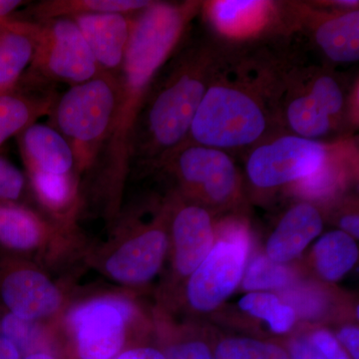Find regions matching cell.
<instances>
[{"label": "cell", "instance_id": "cell-1", "mask_svg": "<svg viewBox=\"0 0 359 359\" xmlns=\"http://www.w3.org/2000/svg\"><path fill=\"white\" fill-rule=\"evenodd\" d=\"M202 6L199 1H154L133 15L128 48L116 76L117 98L112 125L87 182L110 223H114L121 212L123 192L131 171L135 131L149 93Z\"/></svg>", "mask_w": 359, "mask_h": 359}, {"label": "cell", "instance_id": "cell-2", "mask_svg": "<svg viewBox=\"0 0 359 359\" xmlns=\"http://www.w3.org/2000/svg\"><path fill=\"white\" fill-rule=\"evenodd\" d=\"M285 73L273 62L245 59L218 69L195 118L187 143L219 149L254 148L280 124L278 105Z\"/></svg>", "mask_w": 359, "mask_h": 359}, {"label": "cell", "instance_id": "cell-3", "mask_svg": "<svg viewBox=\"0 0 359 359\" xmlns=\"http://www.w3.org/2000/svg\"><path fill=\"white\" fill-rule=\"evenodd\" d=\"M222 57L211 44H195L178 49L170 58L156 78L139 118L131 168L161 169L185 145Z\"/></svg>", "mask_w": 359, "mask_h": 359}, {"label": "cell", "instance_id": "cell-4", "mask_svg": "<svg viewBox=\"0 0 359 359\" xmlns=\"http://www.w3.org/2000/svg\"><path fill=\"white\" fill-rule=\"evenodd\" d=\"M117 77L101 72L59 94L50 124L65 137L74 154L78 176L89 178L109 134L117 98Z\"/></svg>", "mask_w": 359, "mask_h": 359}, {"label": "cell", "instance_id": "cell-5", "mask_svg": "<svg viewBox=\"0 0 359 359\" xmlns=\"http://www.w3.org/2000/svg\"><path fill=\"white\" fill-rule=\"evenodd\" d=\"M33 44L32 61L22 78L39 83H83L100 74L75 21L67 18L32 20L18 18Z\"/></svg>", "mask_w": 359, "mask_h": 359}, {"label": "cell", "instance_id": "cell-6", "mask_svg": "<svg viewBox=\"0 0 359 359\" xmlns=\"http://www.w3.org/2000/svg\"><path fill=\"white\" fill-rule=\"evenodd\" d=\"M167 209L146 226L115 222L118 226H114L109 242L94 257L96 266L104 276L122 285L150 282L159 273L167 255Z\"/></svg>", "mask_w": 359, "mask_h": 359}, {"label": "cell", "instance_id": "cell-7", "mask_svg": "<svg viewBox=\"0 0 359 359\" xmlns=\"http://www.w3.org/2000/svg\"><path fill=\"white\" fill-rule=\"evenodd\" d=\"M137 308L128 297L104 294L67 309L59 320L80 359H113L121 353Z\"/></svg>", "mask_w": 359, "mask_h": 359}, {"label": "cell", "instance_id": "cell-8", "mask_svg": "<svg viewBox=\"0 0 359 359\" xmlns=\"http://www.w3.org/2000/svg\"><path fill=\"white\" fill-rule=\"evenodd\" d=\"M83 244L77 224L59 223L32 205L0 204V252L42 266Z\"/></svg>", "mask_w": 359, "mask_h": 359}, {"label": "cell", "instance_id": "cell-9", "mask_svg": "<svg viewBox=\"0 0 359 359\" xmlns=\"http://www.w3.org/2000/svg\"><path fill=\"white\" fill-rule=\"evenodd\" d=\"M346 139L327 143L294 134L266 139L250 152L245 164L248 178L263 190L294 185L325 166Z\"/></svg>", "mask_w": 359, "mask_h": 359}, {"label": "cell", "instance_id": "cell-10", "mask_svg": "<svg viewBox=\"0 0 359 359\" xmlns=\"http://www.w3.org/2000/svg\"><path fill=\"white\" fill-rule=\"evenodd\" d=\"M0 306L23 320L57 323L67 297L41 266L0 252Z\"/></svg>", "mask_w": 359, "mask_h": 359}, {"label": "cell", "instance_id": "cell-11", "mask_svg": "<svg viewBox=\"0 0 359 359\" xmlns=\"http://www.w3.org/2000/svg\"><path fill=\"white\" fill-rule=\"evenodd\" d=\"M250 238L242 224H226L221 238L189 278L187 299L196 311L218 308L242 283Z\"/></svg>", "mask_w": 359, "mask_h": 359}, {"label": "cell", "instance_id": "cell-12", "mask_svg": "<svg viewBox=\"0 0 359 359\" xmlns=\"http://www.w3.org/2000/svg\"><path fill=\"white\" fill-rule=\"evenodd\" d=\"M161 169L173 174L188 193L212 205H226L236 199L240 177L228 152L186 143Z\"/></svg>", "mask_w": 359, "mask_h": 359}, {"label": "cell", "instance_id": "cell-13", "mask_svg": "<svg viewBox=\"0 0 359 359\" xmlns=\"http://www.w3.org/2000/svg\"><path fill=\"white\" fill-rule=\"evenodd\" d=\"M295 25L308 30L313 43L328 60L355 62L359 59L358 9L332 8L320 4H289Z\"/></svg>", "mask_w": 359, "mask_h": 359}, {"label": "cell", "instance_id": "cell-14", "mask_svg": "<svg viewBox=\"0 0 359 359\" xmlns=\"http://www.w3.org/2000/svg\"><path fill=\"white\" fill-rule=\"evenodd\" d=\"M167 210L173 238L175 269L180 275L190 276L214 247L211 216L199 205H182Z\"/></svg>", "mask_w": 359, "mask_h": 359}, {"label": "cell", "instance_id": "cell-15", "mask_svg": "<svg viewBox=\"0 0 359 359\" xmlns=\"http://www.w3.org/2000/svg\"><path fill=\"white\" fill-rule=\"evenodd\" d=\"M134 14H86L75 21L101 72L117 76L124 62Z\"/></svg>", "mask_w": 359, "mask_h": 359}, {"label": "cell", "instance_id": "cell-16", "mask_svg": "<svg viewBox=\"0 0 359 359\" xmlns=\"http://www.w3.org/2000/svg\"><path fill=\"white\" fill-rule=\"evenodd\" d=\"M59 94L54 85L21 77L13 88L0 93V147L11 137L51 114Z\"/></svg>", "mask_w": 359, "mask_h": 359}, {"label": "cell", "instance_id": "cell-17", "mask_svg": "<svg viewBox=\"0 0 359 359\" xmlns=\"http://www.w3.org/2000/svg\"><path fill=\"white\" fill-rule=\"evenodd\" d=\"M16 138L26 175H77L69 143L51 125L34 123Z\"/></svg>", "mask_w": 359, "mask_h": 359}, {"label": "cell", "instance_id": "cell-18", "mask_svg": "<svg viewBox=\"0 0 359 359\" xmlns=\"http://www.w3.org/2000/svg\"><path fill=\"white\" fill-rule=\"evenodd\" d=\"M214 29L224 39L243 40L261 34L276 20L278 6L271 1H212L203 4Z\"/></svg>", "mask_w": 359, "mask_h": 359}, {"label": "cell", "instance_id": "cell-19", "mask_svg": "<svg viewBox=\"0 0 359 359\" xmlns=\"http://www.w3.org/2000/svg\"><path fill=\"white\" fill-rule=\"evenodd\" d=\"M323 219L316 205L304 202L283 215L266 243V257L278 264L292 261L320 235Z\"/></svg>", "mask_w": 359, "mask_h": 359}, {"label": "cell", "instance_id": "cell-20", "mask_svg": "<svg viewBox=\"0 0 359 359\" xmlns=\"http://www.w3.org/2000/svg\"><path fill=\"white\" fill-rule=\"evenodd\" d=\"M152 0H42L29 2L20 9L21 18L32 20L86 15V14H135L147 8Z\"/></svg>", "mask_w": 359, "mask_h": 359}, {"label": "cell", "instance_id": "cell-21", "mask_svg": "<svg viewBox=\"0 0 359 359\" xmlns=\"http://www.w3.org/2000/svg\"><path fill=\"white\" fill-rule=\"evenodd\" d=\"M33 44L15 16L0 22V93L13 88L32 61Z\"/></svg>", "mask_w": 359, "mask_h": 359}, {"label": "cell", "instance_id": "cell-22", "mask_svg": "<svg viewBox=\"0 0 359 359\" xmlns=\"http://www.w3.org/2000/svg\"><path fill=\"white\" fill-rule=\"evenodd\" d=\"M358 247L355 240L344 231H328L313 248V261L321 278L337 282L358 263Z\"/></svg>", "mask_w": 359, "mask_h": 359}, {"label": "cell", "instance_id": "cell-23", "mask_svg": "<svg viewBox=\"0 0 359 359\" xmlns=\"http://www.w3.org/2000/svg\"><path fill=\"white\" fill-rule=\"evenodd\" d=\"M57 323L23 320L0 306V327L7 339L20 351L21 356L48 351Z\"/></svg>", "mask_w": 359, "mask_h": 359}, {"label": "cell", "instance_id": "cell-24", "mask_svg": "<svg viewBox=\"0 0 359 359\" xmlns=\"http://www.w3.org/2000/svg\"><path fill=\"white\" fill-rule=\"evenodd\" d=\"M238 304L243 311L268 323L275 334L289 332L297 320L294 309L269 292H250L241 299Z\"/></svg>", "mask_w": 359, "mask_h": 359}, {"label": "cell", "instance_id": "cell-25", "mask_svg": "<svg viewBox=\"0 0 359 359\" xmlns=\"http://www.w3.org/2000/svg\"><path fill=\"white\" fill-rule=\"evenodd\" d=\"M290 280L289 269L266 256L257 257L243 276V287L249 292L282 289Z\"/></svg>", "mask_w": 359, "mask_h": 359}, {"label": "cell", "instance_id": "cell-26", "mask_svg": "<svg viewBox=\"0 0 359 359\" xmlns=\"http://www.w3.org/2000/svg\"><path fill=\"white\" fill-rule=\"evenodd\" d=\"M215 359H290L275 344L250 339H229L217 347Z\"/></svg>", "mask_w": 359, "mask_h": 359}, {"label": "cell", "instance_id": "cell-27", "mask_svg": "<svg viewBox=\"0 0 359 359\" xmlns=\"http://www.w3.org/2000/svg\"><path fill=\"white\" fill-rule=\"evenodd\" d=\"M0 204H34L25 172L0 156ZM37 209V208H36Z\"/></svg>", "mask_w": 359, "mask_h": 359}, {"label": "cell", "instance_id": "cell-28", "mask_svg": "<svg viewBox=\"0 0 359 359\" xmlns=\"http://www.w3.org/2000/svg\"><path fill=\"white\" fill-rule=\"evenodd\" d=\"M311 342L327 359H349L339 340L327 330H321L313 332Z\"/></svg>", "mask_w": 359, "mask_h": 359}, {"label": "cell", "instance_id": "cell-29", "mask_svg": "<svg viewBox=\"0 0 359 359\" xmlns=\"http://www.w3.org/2000/svg\"><path fill=\"white\" fill-rule=\"evenodd\" d=\"M166 359H215L205 344L200 341L183 342L168 351Z\"/></svg>", "mask_w": 359, "mask_h": 359}, {"label": "cell", "instance_id": "cell-30", "mask_svg": "<svg viewBox=\"0 0 359 359\" xmlns=\"http://www.w3.org/2000/svg\"><path fill=\"white\" fill-rule=\"evenodd\" d=\"M290 351L292 359H327L311 340L295 339L290 344Z\"/></svg>", "mask_w": 359, "mask_h": 359}, {"label": "cell", "instance_id": "cell-31", "mask_svg": "<svg viewBox=\"0 0 359 359\" xmlns=\"http://www.w3.org/2000/svg\"><path fill=\"white\" fill-rule=\"evenodd\" d=\"M337 339L348 349L353 359H359V330L355 327H346L340 330Z\"/></svg>", "mask_w": 359, "mask_h": 359}, {"label": "cell", "instance_id": "cell-32", "mask_svg": "<svg viewBox=\"0 0 359 359\" xmlns=\"http://www.w3.org/2000/svg\"><path fill=\"white\" fill-rule=\"evenodd\" d=\"M115 359H166L159 351L151 347H138L118 354Z\"/></svg>", "mask_w": 359, "mask_h": 359}, {"label": "cell", "instance_id": "cell-33", "mask_svg": "<svg viewBox=\"0 0 359 359\" xmlns=\"http://www.w3.org/2000/svg\"><path fill=\"white\" fill-rule=\"evenodd\" d=\"M29 2L23 1V0H0V22L13 18Z\"/></svg>", "mask_w": 359, "mask_h": 359}, {"label": "cell", "instance_id": "cell-34", "mask_svg": "<svg viewBox=\"0 0 359 359\" xmlns=\"http://www.w3.org/2000/svg\"><path fill=\"white\" fill-rule=\"evenodd\" d=\"M339 226L342 231L353 237L354 240L359 237V218L358 214L351 212L346 214L339 219Z\"/></svg>", "mask_w": 359, "mask_h": 359}, {"label": "cell", "instance_id": "cell-35", "mask_svg": "<svg viewBox=\"0 0 359 359\" xmlns=\"http://www.w3.org/2000/svg\"><path fill=\"white\" fill-rule=\"evenodd\" d=\"M0 359H22V356L0 327Z\"/></svg>", "mask_w": 359, "mask_h": 359}, {"label": "cell", "instance_id": "cell-36", "mask_svg": "<svg viewBox=\"0 0 359 359\" xmlns=\"http://www.w3.org/2000/svg\"><path fill=\"white\" fill-rule=\"evenodd\" d=\"M22 359H57L53 354L50 353V351H39V353H34L28 354L25 356Z\"/></svg>", "mask_w": 359, "mask_h": 359}]
</instances>
